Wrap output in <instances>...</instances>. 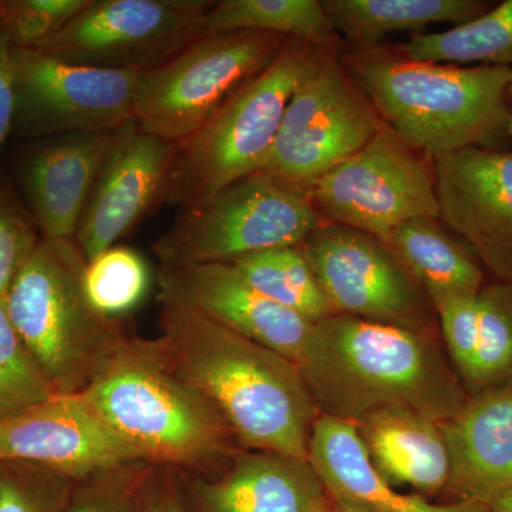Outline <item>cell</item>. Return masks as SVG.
<instances>
[{"mask_svg":"<svg viewBox=\"0 0 512 512\" xmlns=\"http://www.w3.org/2000/svg\"><path fill=\"white\" fill-rule=\"evenodd\" d=\"M13 43L5 10L0 0V151L13 131L15 79H13Z\"/></svg>","mask_w":512,"mask_h":512,"instance_id":"e575fe53","label":"cell"},{"mask_svg":"<svg viewBox=\"0 0 512 512\" xmlns=\"http://www.w3.org/2000/svg\"><path fill=\"white\" fill-rule=\"evenodd\" d=\"M507 99L508 109H510V114H508V138L512 141V73L510 83H508Z\"/></svg>","mask_w":512,"mask_h":512,"instance_id":"f35d334b","label":"cell"},{"mask_svg":"<svg viewBox=\"0 0 512 512\" xmlns=\"http://www.w3.org/2000/svg\"><path fill=\"white\" fill-rule=\"evenodd\" d=\"M441 338L467 396L512 387V285L434 306Z\"/></svg>","mask_w":512,"mask_h":512,"instance_id":"d6986e66","label":"cell"},{"mask_svg":"<svg viewBox=\"0 0 512 512\" xmlns=\"http://www.w3.org/2000/svg\"><path fill=\"white\" fill-rule=\"evenodd\" d=\"M150 271L134 249L116 245L87 262L84 291L94 309L110 319L136 309L150 289Z\"/></svg>","mask_w":512,"mask_h":512,"instance_id":"f1b7e54d","label":"cell"},{"mask_svg":"<svg viewBox=\"0 0 512 512\" xmlns=\"http://www.w3.org/2000/svg\"><path fill=\"white\" fill-rule=\"evenodd\" d=\"M148 467V464H133L77 481L66 512H138L134 491Z\"/></svg>","mask_w":512,"mask_h":512,"instance_id":"d6a6232c","label":"cell"},{"mask_svg":"<svg viewBox=\"0 0 512 512\" xmlns=\"http://www.w3.org/2000/svg\"><path fill=\"white\" fill-rule=\"evenodd\" d=\"M74 481L25 461H0V512H66Z\"/></svg>","mask_w":512,"mask_h":512,"instance_id":"4dcf8cb0","label":"cell"},{"mask_svg":"<svg viewBox=\"0 0 512 512\" xmlns=\"http://www.w3.org/2000/svg\"><path fill=\"white\" fill-rule=\"evenodd\" d=\"M305 194L323 221L366 232L383 242L404 222L440 215L433 160L386 124Z\"/></svg>","mask_w":512,"mask_h":512,"instance_id":"9c48e42d","label":"cell"},{"mask_svg":"<svg viewBox=\"0 0 512 512\" xmlns=\"http://www.w3.org/2000/svg\"><path fill=\"white\" fill-rule=\"evenodd\" d=\"M178 150L180 144L146 133L136 120L117 128L74 235L86 262L116 247L163 202Z\"/></svg>","mask_w":512,"mask_h":512,"instance_id":"2e32d148","label":"cell"},{"mask_svg":"<svg viewBox=\"0 0 512 512\" xmlns=\"http://www.w3.org/2000/svg\"><path fill=\"white\" fill-rule=\"evenodd\" d=\"M419 62L453 66H497L512 69V0L478 18L443 32L416 33L394 45Z\"/></svg>","mask_w":512,"mask_h":512,"instance_id":"484cf974","label":"cell"},{"mask_svg":"<svg viewBox=\"0 0 512 512\" xmlns=\"http://www.w3.org/2000/svg\"><path fill=\"white\" fill-rule=\"evenodd\" d=\"M373 467L394 487L447 490L450 456L439 421L409 409H383L356 423Z\"/></svg>","mask_w":512,"mask_h":512,"instance_id":"603a6c76","label":"cell"},{"mask_svg":"<svg viewBox=\"0 0 512 512\" xmlns=\"http://www.w3.org/2000/svg\"><path fill=\"white\" fill-rule=\"evenodd\" d=\"M301 248L335 315L436 333L429 296L379 238L323 221Z\"/></svg>","mask_w":512,"mask_h":512,"instance_id":"7c38bea8","label":"cell"},{"mask_svg":"<svg viewBox=\"0 0 512 512\" xmlns=\"http://www.w3.org/2000/svg\"><path fill=\"white\" fill-rule=\"evenodd\" d=\"M332 500L333 512H369L366 510H362V508L356 507V505L346 503V501L335 500V498H332Z\"/></svg>","mask_w":512,"mask_h":512,"instance_id":"74e56055","label":"cell"},{"mask_svg":"<svg viewBox=\"0 0 512 512\" xmlns=\"http://www.w3.org/2000/svg\"><path fill=\"white\" fill-rule=\"evenodd\" d=\"M25 461L77 481L144 464L104 423L84 393L55 394L0 421V461Z\"/></svg>","mask_w":512,"mask_h":512,"instance_id":"5bb4252c","label":"cell"},{"mask_svg":"<svg viewBox=\"0 0 512 512\" xmlns=\"http://www.w3.org/2000/svg\"><path fill=\"white\" fill-rule=\"evenodd\" d=\"M157 284L160 302L201 313L296 365L315 325L256 292L231 264L160 266Z\"/></svg>","mask_w":512,"mask_h":512,"instance_id":"e0dca14e","label":"cell"},{"mask_svg":"<svg viewBox=\"0 0 512 512\" xmlns=\"http://www.w3.org/2000/svg\"><path fill=\"white\" fill-rule=\"evenodd\" d=\"M146 495H144V512H187L175 487L170 483L168 473H158L156 467L148 468Z\"/></svg>","mask_w":512,"mask_h":512,"instance_id":"d590c367","label":"cell"},{"mask_svg":"<svg viewBox=\"0 0 512 512\" xmlns=\"http://www.w3.org/2000/svg\"><path fill=\"white\" fill-rule=\"evenodd\" d=\"M92 0H2L13 46L37 49L69 25Z\"/></svg>","mask_w":512,"mask_h":512,"instance_id":"1f68e13d","label":"cell"},{"mask_svg":"<svg viewBox=\"0 0 512 512\" xmlns=\"http://www.w3.org/2000/svg\"><path fill=\"white\" fill-rule=\"evenodd\" d=\"M285 40L254 30L201 36L140 74L134 120L148 134L183 144L274 62Z\"/></svg>","mask_w":512,"mask_h":512,"instance_id":"ba28073f","label":"cell"},{"mask_svg":"<svg viewBox=\"0 0 512 512\" xmlns=\"http://www.w3.org/2000/svg\"><path fill=\"white\" fill-rule=\"evenodd\" d=\"M450 456L447 490L488 504L512 488V387L467 396L440 423Z\"/></svg>","mask_w":512,"mask_h":512,"instance_id":"ffe728a7","label":"cell"},{"mask_svg":"<svg viewBox=\"0 0 512 512\" xmlns=\"http://www.w3.org/2000/svg\"><path fill=\"white\" fill-rule=\"evenodd\" d=\"M439 220L512 285V153L464 148L433 160Z\"/></svg>","mask_w":512,"mask_h":512,"instance_id":"9a60e30c","label":"cell"},{"mask_svg":"<svg viewBox=\"0 0 512 512\" xmlns=\"http://www.w3.org/2000/svg\"><path fill=\"white\" fill-rule=\"evenodd\" d=\"M286 39L274 62L180 144L163 202L191 208L264 165L293 94L332 50Z\"/></svg>","mask_w":512,"mask_h":512,"instance_id":"8992f818","label":"cell"},{"mask_svg":"<svg viewBox=\"0 0 512 512\" xmlns=\"http://www.w3.org/2000/svg\"><path fill=\"white\" fill-rule=\"evenodd\" d=\"M333 28L352 49L382 45L387 36L423 33L430 25H463L491 8L481 0H320Z\"/></svg>","mask_w":512,"mask_h":512,"instance_id":"d4e9b609","label":"cell"},{"mask_svg":"<svg viewBox=\"0 0 512 512\" xmlns=\"http://www.w3.org/2000/svg\"><path fill=\"white\" fill-rule=\"evenodd\" d=\"M384 244L424 289L433 308L450 299L473 298L484 286L477 256L439 218L404 222Z\"/></svg>","mask_w":512,"mask_h":512,"instance_id":"cb8c5ba5","label":"cell"},{"mask_svg":"<svg viewBox=\"0 0 512 512\" xmlns=\"http://www.w3.org/2000/svg\"><path fill=\"white\" fill-rule=\"evenodd\" d=\"M158 329L165 359L239 446L309 460L319 412L295 362L177 303L161 302Z\"/></svg>","mask_w":512,"mask_h":512,"instance_id":"6da1fadb","label":"cell"},{"mask_svg":"<svg viewBox=\"0 0 512 512\" xmlns=\"http://www.w3.org/2000/svg\"><path fill=\"white\" fill-rule=\"evenodd\" d=\"M447 357L436 333L333 315L313 325L298 366L322 416L409 409L443 423L467 399Z\"/></svg>","mask_w":512,"mask_h":512,"instance_id":"7a4b0ae2","label":"cell"},{"mask_svg":"<svg viewBox=\"0 0 512 512\" xmlns=\"http://www.w3.org/2000/svg\"><path fill=\"white\" fill-rule=\"evenodd\" d=\"M52 384L13 326L0 298V421L55 396Z\"/></svg>","mask_w":512,"mask_h":512,"instance_id":"f546056e","label":"cell"},{"mask_svg":"<svg viewBox=\"0 0 512 512\" xmlns=\"http://www.w3.org/2000/svg\"><path fill=\"white\" fill-rule=\"evenodd\" d=\"M204 512H316L328 491L305 458L245 450L224 476L192 485Z\"/></svg>","mask_w":512,"mask_h":512,"instance_id":"7402d4cb","label":"cell"},{"mask_svg":"<svg viewBox=\"0 0 512 512\" xmlns=\"http://www.w3.org/2000/svg\"><path fill=\"white\" fill-rule=\"evenodd\" d=\"M207 0H92L36 50L80 66L144 73L207 35Z\"/></svg>","mask_w":512,"mask_h":512,"instance_id":"8fae6325","label":"cell"},{"mask_svg":"<svg viewBox=\"0 0 512 512\" xmlns=\"http://www.w3.org/2000/svg\"><path fill=\"white\" fill-rule=\"evenodd\" d=\"M322 222L305 194L258 171L184 208L153 251L160 266L231 264L265 249L301 247Z\"/></svg>","mask_w":512,"mask_h":512,"instance_id":"52a82bcc","label":"cell"},{"mask_svg":"<svg viewBox=\"0 0 512 512\" xmlns=\"http://www.w3.org/2000/svg\"><path fill=\"white\" fill-rule=\"evenodd\" d=\"M116 130L46 138L30 156L25 190L43 238L74 241Z\"/></svg>","mask_w":512,"mask_h":512,"instance_id":"ac0fdd59","label":"cell"},{"mask_svg":"<svg viewBox=\"0 0 512 512\" xmlns=\"http://www.w3.org/2000/svg\"><path fill=\"white\" fill-rule=\"evenodd\" d=\"M33 215L23 210L8 192L0 190V298L35 251L39 235Z\"/></svg>","mask_w":512,"mask_h":512,"instance_id":"836d02e7","label":"cell"},{"mask_svg":"<svg viewBox=\"0 0 512 512\" xmlns=\"http://www.w3.org/2000/svg\"><path fill=\"white\" fill-rule=\"evenodd\" d=\"M316 512H333L332 507L329 504L323 505L322 508H319Z\"/></svg>","mask_w":512,"mask_h":512,"instance_id":"ab89813d","label":"cell"},{"mask_svg":"<svg viewBox=\"0 0 512 512\" xmlns=\"http://www.w3.org/2000/svg\"><path fill=\"white\" fill-rule=\"evenodd\" d=\"M74 241L40 239L5 296L13 326L56 394L82 393L128 338L93 308Z\"/></svg>","mask_w":512,"mask_h":512,"instance_id":"5b68a950","label":"cell"},{"mask_svg":"<svg viewBox=\"0 0 512 512\" xmlns=\"http://www.w3.org/2000/svg\"><path fill=\"white\" fill-rule=\"evenodd\" d=\"M231 265L256 292L309 322L335 315L301 247L265 249Z\"/></svg>","mask_w":512,"mask_h":512,"instance_id":"83f0119b","label":"cell"},{"mask_svg":"<svg viewBox=\"0 0 512 512\" xmlns=\"http://www.w3.org/2000/svg\"><path fill=\"white\" fill-rule=\"evenodd\" d=\"M488 512H512V488L488 501Z\"/></svg>","mask_w":512,"mask_h":512,"instance_id":"8d00e7d4","label":"cell"},{"mask_svg":"<svg viewBox=\"0 0 512 512\" xmlns=\"http://www.w3.org/2000/svg\"><path fill=\"white\" fill-rule=\"evenodd\" d=\"M340 62L383 123L431 160L464 148L501 150L508 138L511 67L419 62L386 42L342 49Z\"/></svg>","mask_w":512,"mask_h":512,"instance_id":"3957f363","label":"cell"},{"mask_svg":"<svg viewBox=\"0 0 512 512\" xmlns=\"http://www.w3.org/2000/svg\"><path fill=\"white\" fill-rule=\"evenodd\" d=\"M332 50L301 84L282 119L261 173L305 194L323 174L353 156L384 123ZM306 195V194H305Z\"/></svg>","mask_w":512,"mask_h":512,"instance_id":"30bf717a","label":"cell"},{"mask_svg":"<svg viewBox=\"0 0 512 512\" xmlns=\"http://www.w3.org/2000/svg\"><path fill=\"white\" fill-rule=\"evenodd\" d=\"M82 393L148 466L194 470L218 463L232 450L227 424L175 373L157 339L128 336Z\"/></svg>","mask_w":512,"mask_h":512,"instance_id":"277c9868","label":"cell"},{"mask_svg":"<svg viewBox=\"0 0 512 512\" xmlns=\"http://www.w3.org/2000/svg\"><path fill=\"white\" fill-rule=\"evenodd\" d=\"M275 33L320 47H342L320 0H221L207 15V33Z\"/></svg>","mask_w":512,"mask_h":512,"instance_id":"4316f807","label":"cell"},{"mask_svg":"<svg viewBox=\"0 0 512 512\" xmlns=\"http://www.w3.org/2000/svg\"><path fill=\"white\" fill-rule=\"evenodd\" d=\"M140 74L80 66L40 50L13 47V131L50 138L117 130L134 120Z\"/></svg>","mask_w":512,"mask_h":512,"instance_id":"4fadbf2b","label":"cell"},{"mask_svg":"<svg viewBox=\"0 0 512 512\" xmlns=\"http://www.w3.org/2000/svg\"><path fill=\"white\" fill-rule=\"evenodd\" d=\"M309 461L326 491L369 512H488V505L473 500L434 504L420 495L406 494L373 467L356 424L322 416L313 423Z\"/></svg>","mask_w":512,"mask_h":512,"instance_id":"44dd1931","label":"cell"}]
</instances>
